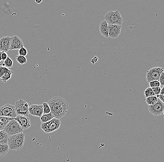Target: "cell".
I'll list each match as a JSON object with an SVG mask.
<instances>
[{"instance_id": "29", "label": "cell", "mask_w": 164, "mask_h": 162, "mask_svg": "<svg viewBox=\"0 0 164 162\" xmlns=\"http://www.w3.org/2000/svg\"><path fill=\"white\" fill-rule=\"evenodd\" d=\"M152 90H153V92H154V94L155 96H158L160 94V91H161V88L160 87H153L152 88Z\"/></svg>"}, {"instance_id": "33", "label": "cell", "mask_w": 164, "mask_h": 162, "mask_svg": "<svg viewBox=\"0 0 164 162\" xmlns=\"http://www.w3.org/2000/svg\"><path fill=\"white\" fill-rule=\"evenodd\" d=\"M159 95H164V87H163L161 89V91H160V94Z\"/></svg>"}, {"instance_id": "37", "label": "cell", "mask_w": 164, "mask_h": 162, "mask_svg": "<svg viewBox=\"0 0 164 162\" xmlns=\"http://www.w3.org/2000/svg\"><path fill=\"white\" fill-rule=\"evenodd\" d=\"M0 66H4V64H3H3H2H2H0Z\"/></svg>"}, {"instance_id": "17", "label": "cell", "mask_w": 164, "mask_h": 162, "mask_svg": "<svg viewBox=\"0 0 164 162\" xmlns=\"http://www.w3.org/2000/svg\"><path fill=\"white\" fill-rule=\"evenodd\" d=\"M9 135L4 130L0 131V144H8Z\"/></svg>"}, {"instance_id": "1", "label": "cell", "mask_w": 164, "mask_h": 162, "mask_svg": "<svg viewBox=\"0 0 164 162\" xmlns=\"http://www.w3.org/2000/svg\"><path fill=\"white\" fill-rule=\"evenodd\" d=\"M51 113L54 118L60 120L68 112L69 109L67 101L59 97H55L48 102Z\"/></svg>"}, {"instance_id": "4", "label": "cell", "mask_w": 164, "mask_h": 162, "mask_svg": "<svg viewBox=\"0 0 164 162\" xmlns=\"http://www.w3.org/2000/svg\"><path fill=\"white\" fill-rule=\"evenodd\" d=\"M14 109L16 115L28 117L29 113V104L22 99H20L15 102Z\"/></svg>"}, {"instance_id": "13", "label": "cell", "mask_w": 164, "mask_h": 162, "mask_svg": "<svg viewBox=\"0 0 164 162\" xmlns=\"http://www.w3.org/2000/svg\"><path fill=\"white\" fill-rule=\"evenodd\" d=\"M11 37L3 36L0 39V51L7 53L10 50Z\"/></svg>"}, {"instance_id": "10", "label": "cell", "mask_w": 164, "mask_h": 162, "mask_svg": "<svg viewBox=\"0 0 164 162\" xmlns=\"http://www.w3.org/2000/svg\"><path fill=\"white\" fill-rule=\"evenodd\" d=\"M14 119L19 123L23 130H27L31 127V121H30L29 117L22 116V115H17V117Z\"/></svg>"}, {"instance_id": "34", "label": "cell", "mask_w": 164, "mask_h": 162, "mask_svg": "<svg viewBox=\"0 0 164 162\" xmlns=\"http://www.w3.org/2000/svg\"><path fill=\"white\" fill-rule=\"evenodd\" d=\"M35 2L36 4H40V3L42 2L43 1L42 0H40H40H35Z\"/></svg>"}, {"instance_id": "3", "label": "cell", "mask_w": 164, "mask_h": 162, "mask_svg": "<svg viewBox=\"0 0 164 162\" xmlns=\"http://www.w3.org/2000/svg\"><path fill=\"white\" fill-rule=\"evenodd\" d=\"M105 19L108 25H117L121 26L123 23V18L117 11H110L105 15Z\"/></svg>"}, {"instance_id": "30", "label": "cell", "mask_w": 164, "mask_h": 162, "mask_svg": "<svg viewBox=\"0 0 164 162\" xmlns=\"http://www.w3.org/2000/svg\"><path fill=\"white\" fill-rule=\"evenodd\" d=\"M10 69L4 66H1V71L2 75L4 73H7L10 71Z\"/></svg>"}, {"instance_id": "16", "label": "cell", "mask_w": 164, "mask_h": 162, "mask_svg": "<svg viewBox=\"0 0 164 162\" xmlns=\"http://www.w3.org/2000/svg\"><path fill=\"white\" fill-rule=\"evenodd\" d=\"M13 118L6 117H0V131L4 130L5 126Z\"/></svg>"}, {"instance_id": "7", "label": "cell", "mask_w": 164, "mask_h": 162, "mask_svg": "<svg viewBox=\"0 0 164 162\" xmlns=\"http://www.w3.org/2000/svg\"><path fill=\"white\" fill-rule=\"evenodd\" d=\"M164 71L163 68L160 67H155L152 68L147 71L146 74V79L148 83L153 81H158L159 77L162 72Z\"/></svg>"}, {"instance_id": "18", "label": "cell", "mask_w": 164, "mask_h": 162, "mask_svg": "<svg viewBox=\"0 0 164 162\" xmlns=\"http://www.w3.org/2000/svg\"><path fill=\"white\" fill-rule=\"evenodd\" d=\"M9 146L8 144H0V156H4L9 152Z\"/></svg>"}, {"instance_id": "14", "label": "cell", "mask_w": 164, "mask_h": 162, "mask_svg": "<svg viewBox=\"0 0 164 162\" xmlns=\"http://www.w3.org/2000/svg\"><path fill=\"white\" fill-rule=\"evenodd\" d=\"M122 26L117 25H108V36L109 37L116 38L121 33Z\"/></svg>"}, {"instance_id": "35", "label": "cell", "mask_w": 164, "mask_h": 162, "mask_svg": "<svg viewBox=\"0 0 164 162\" xmlns=\"http://www.w3.org/2000/svg\"><path fill=\"white\" fill-rule=\"evenodd\" d=\"M2 52H1V51H0V62H1V61H2V58H1V54H2Z\"/></svg>"}, {"instance_id": "27", "label": "cell", "mask_w": 164, "mask_h": 162, "mask_svg": "<svg viewBox=\"0 0 164 162\" xmlns=\"http://www.w3.org/2000/svg\"><path fill=\"white\" fill-rule=\"evenodd\" d=\"M149 87L151 88L153 87H160V84L159 81H153L149 83Z\"/></svg>"}, {"instance_id": "12", "label": "cell", "mask_w": 164, "mask_h": 162, "mask_svg": "<svg viewBox=\"0 0 164 162\" xmlns=\"http://www.w3.org/2000/svg\"><path fill=\"white\" fill-rule=\"evenodd\" d=\"M29 113L35 117H41L43 114L42 105H32L29 107Z\"/></svg>"}, {"instance_id": "15", "label": "cell", "mask_w": 164, "mask_h": 162, "mask_svg": "<svg viewBox=\"0 0 164 162\" xmlns=\"http://www.w3.org/2000/svg\"><path fill=\"white\" fill-rule=\"evenodd\" d=\"M99 31L102 35L106 38L109 37L108 36V24L105 20L102 21L99 25Z\"/></svg>"}, {"instance_id": "6", "label": "cell", "mask_w": 164, "mask_h": 162, "mask_svg": "<svg viewBox=\"0 0 164 162\" xmlns=\"http://www.w3.org/2000/svg\"><path fill=\"white\" fill-rule=\"evenodd\" d=\"M4 130L8 134L9 136H11L23 132V130L22 129L17 122L14 119L11 120L5 126Z\"/></svg>"}, {"instance_id": "26", "label": "cell", "mask_w": 164, "mask_h": 162, "mask_svg": "<svg viewBox=\"0 0 164 162\" xmlns=\"http://www.w3.org/2000/svg\"><path fill=\"white\" fill-rule=\"evenodd\" d=\"M18 54H19V55L25 57L28 54V51L26 48H24V47H23L19 49V51H18Z\"/></svg>"}, {"instance_id": "36", "label": "cell", "mask_w": 164, "mask_h": 162, "mask_svg": "<svg viewBox=\"0 0 164 162\" xmlns=\"http://www.w3.org/2000/svg\"><path fill=\"white\" fill-rule=\"evenodd\" d=\"M1 66H0V79H1L2 76V75L1 71Z\"/></svg>"}, {"instance_id": "25", "label": "cell", "mask_w": 164, "mask_h": 162, "mask_svg": "<svg viewBox=\"0 0 164 162\" xmlns=\"http://www.w3.org/2000/svg\"><path fill=\"white\" fill-rule=\"evenodd\" d=\"M43 108V114H47L51 113V109L50 107L47 102H43L42 104Z\"/></svg>"}, {"instance_id": "32", "label": "cell", "mask_w": 164, "mask_h": 162, "mask_svg": "<svg viewBox=\"0 0 164 162\" xmlns=\"http://www.w3.org/2000/svg\"><path fill=\"white\" fill-rule=\"evenodd\" d=\"M157 97L161 100L163 103L164 102V95H159L158 96H156Z\"/></svg>"}, {"instance_id": "28", "label": "cell", "mask_w": 164, "mask_h": 162, "mask_svg": "<svg viewBox=\"0 0 164 162\" xmlns=\"http://www.w3.org/2000/svg\"><path fill=\"white\" fill-rule=\"evenodd\" d=\"M158 81L160 84V87H164V72H162L160 77H159V79H158Z\"/></svg>"}, {"instance_id": "21", "label": "cell", "mask_w": 164, "mask_h": 162, "mask_svg": "<svg viewBox=\"0 0 164 162\" xmlns=\"http://www.w3.org/2000/svg\"><path fill=\"white\" fill-rule=\"evenodd\" d=\"M158 100V98L156 96H153L146 98V101L148 105L151 106V105L155 104L157 102Z\"/></svg>"}, {"instance_id": "22", "label": "cell", "mask_w": 164, "mask_h": 162, "mask_svg": "<svg viewBox=\"0 0 164 162\" xmlns=\"http://www.w3.org/2000/svg\"><path fill=\"white\" fill-rule=\"evenodd\" d=\"M3 64H4V66L8 68H11L12 67L13 65V61L8 56L7 59L4 60Z\"/></svg>"}, {"instance_id": "19", "label": "cell", "mask_w": 164, "mask_h": 162, "mask_svg": "<svg viewBox=\"0 0 164 162\" xmlns=\"http://www.w3.org/2000/svg\"><path fill=\"white\" fill-rule=\"evenodd\" d=\"M53 118V116L51 113H47V114H43L42 116L40 117V120H41L42 123H45V122H47L51 120Z\"/></svg>"}, {"instance_id": "31", "label": "cell", "mask_w": 164, "mask_h": 162, "mask_svg": "<svg viewBox=\"0 0 164 162\" xmlns=\"http://www.w3.org/2000/svg\"><path fill=\"white\" fill-rule=\"evenodd\" d=\"M8 57V54L7 53H5V52H2L1 54V58L2 60L4 61L7 59V58Z\"/></svg>"}, {"instance_id": "2", "label": "cell", "mask_w": 164, "mask_h": 162, "mask_svg": "<svg viewBox=\"0 0 164 162\" xmlns=\"http://www.w3.org/2000/svg\"><path fill=\"white\" fill-rule=\"evenodd\" d=\"M24 142L25 134L23 132L9 136L8 142L9 149L14 151L21 150L23 148Z\"/></svg>"}, {"instance_id": "9", "label": "cell", "mask_w": 164, "mask_h": 162, "mask_svg": "<svg viewBox=\"0 0 164 162\" xmlns=\"http://www.w3.org/2000/svg\"><path fill=\"white\" fill-rule=\"evenodd\" d=\"M148 110L150 113L156 116L162 115L164 112V103L159 99L157 102L153 105H148Z\"/></svg>"}, {"instance_id": "24", "label": "cell", "mask_w": 164, "mask_h": 162, "mask_svg": "<svg viewBox=\"0 0 164 162\" xmlns=\"http://www.w3.org/2000/svg\"><path fill=\"white\" fill-rule=\"evenodd\" d=\"M16 60L21 65H23L27 63V58L23 56H17L16 57Z\"/></svg>"}, {"instance_id": "8", "label": "cell", "mask_w": 164, "mask_h": 162, "mask_svg": "<svg viewBox=\"0 0 164 162\" xmlns=\"http://www.w3.org/2000/svg\"><path fill=\"white\" fill-rule=\"evenodd\" d=\"M0 117L14 118L17 117L14 105L6 104L0 108Z\"/></svg>"}, {"instance_id": "20", "label": "cell", "mask_w": 164, "mask_h": 162, "mask_svg": "<svg viewBox=\"0 0 164 162\" xmlns=\"http://www.w3.org/2000/svg\"><path fill=\"white\" fill-rule=\"evenodd\" d=\"M13 74V72L12 70H10L9 72H7V73H4V74L2 75V76L1 80L3 81L4 83L7 82V81L10 79L12 75Z\"/></svg>"}, {"instance_id": "23", "label": "cell", "mask_w": 164, "mask_h": 162, "mask_svg": "<svg viewBox=\"0 0 164 162\" xmlns=\"http://www.w3.org/2000/svg\"><path fill=\"white\" fill-rule=\"evenodd\" d=\"M144 95L145 96L146 98L149 97L150 96H155L154 94V92H153L152 88L150 87L146 89L145 91L144 92Z\"/></svg>"}, {"instance_id": "11", "label": "cell", "mask_w": 164, "mask_h": 162, "mask_svg": "<svg viewBox=\"0 0 164 162\" xmlns=\"http://www.w3.org/2000/svg\"><path fill=\"white\" fill-rule=\"evenodd\" d=\"M23 42L21 39L17 36H14L11 37L10 47V50H18L23 47Z\"/></svg>"}, {"instance_id": "5", "label": "cell", "mask_w": 164, "mask_h": 162, "mask_svg": "<svg viewBox=\"0 0 164 162\" xmlns=\"http://www.w3.org/2000/svg\"><path fill=\"white\" fill-rule=\"evenodd\" d=\"M61 121L60 120L54 118L45 123H42L41 128L46 133H50L56 131L60 128Z\"/></svg>"}]
</instances>
